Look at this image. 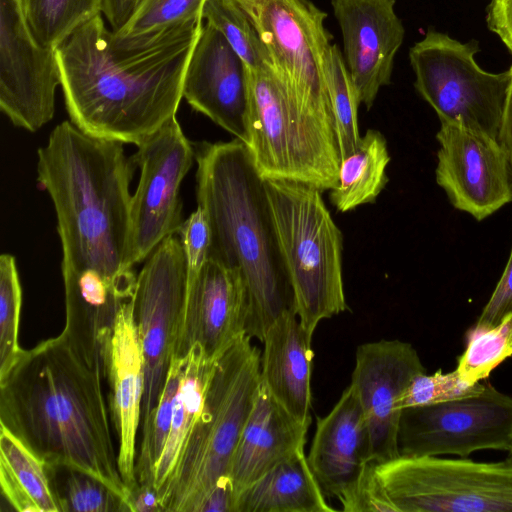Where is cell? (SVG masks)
I'll return each mask as SVG.
<instances>
[{
	"instance_id": "obj_1",
	"label": "cell",
	"mask_w": 512,
	"mask_h": 512,
	"mask_svg": "<svg viewBox=\"0 0 512 512\" xmlns=\"http://www.w3.org/2000/svg\"><path fill=\"white\" fill-rule=\"evenodd\" d=\"M103 329L66 314L62 332L24 350L0 380V424L51 465L92 475L129 505L114 445Z\"/></svg>"
},
{
	"instance_id": "obj_2",
	"label": "cell",
	"mask_w": 512,
	"mask_h": 512,
	"mask_svg": "<svg viewBox=\"0 0 512 512\" xmlns=\"http://www.w3.org/2000/svg\"><path fill=\"white\" fill-rule=\"evenodd\" d=\"M203 28L189 22L149 46L120 50L102 14L56 48L70 121L85 133L138 145L176 113Z\"/></svg>"
},
{
	"instance_id": "obj_3",
	"label": "cell",
	"mask_w": 512,
	"mask_h": 512,
	"mask_svg": "<svg viewBox=\"0 0 512 512\" xmlns=\"http://www.w3.org/2000/svg\"><path fill=\"white\" fill-rule=\"evenodd\" d=\"M123 144L89 135L71 121L61 122L38 149L37 181L55 208L62 273L92 272L133 290V161Z\"/></svg>"
},
{
	"instance_id": "obj_4",
	"label": "cell",
	"mask_w": 512,
	"mask_h": 512,
	"mask_svg": "<svg viewBox=\"0 0 512 512\" xmlns=\"http://www.w3.org/2000/svg\"><path fill=\"white\" fill-rule=\"evenodd\" d=\"M195 150L197 206L212 234L209 258L241 272L248 296L246 334L262 342L274 321L294 308L264 179L238 139L202 142Z\"/></svg>"
},
{
	"instance_id": "obj_5",
	"label": "cell",
	"mask_w": 512,
	"mask_h": 512,
	"mask_svg": "<svg viewBox=\"0 0 512 512\" xmlns=\"http://www.w3.org/2000/svg\"><path fill=\"white\" fill-rule=\"evenodd\" d=\"M239 338L214 364L202 412L169 480L158 493L161 511L200 512L229 469L261 384V352Z\"/></svg>"
},
{
	"instance_id": "obj_6",
	"label": "cell",
	"mask_w": 512,
	"mask_h": 512,
	"mask_svg": "<svg viewBox=\"0 0 512 512\" xmlns=\"http://www.w3.org/2000/svg\"><path fill=\"white\" fill-rule=\"evenodd\" d=\"M293 293V307L312 338L318 324L349 309L343 285V237L317 188L264 179Z\"/></svg>"
},
{
	"instance_id": "obj_7",
	"label": "cell",
	"mask_w": 512,
	"mask_h": 512,
	"mask_svg": "<svg viewBox=\"0 0 512 512\" xmlns=\"http://www.w3.org/2000/svg\"><path fill=\"white\" fill-rule=\"evenodd\" d=\"M267 52L269 66L299 112L337 142L327 85V14L309 0H236Z\"/></svg>"
},
{
	"instance_id": "obj_8",
	"label": "cell",
	"mask_w": 512,
	"mask_h": 512,
	"mask_svg": "<svg viewBox=\"0 0 512 512\" xmlns=\"http://www.w3.org/2000/svg\"><path fill=\"white\" fill-rule=\"evenodd\" d=\"M478 42L468 43L429 30L409 51L415 88L435 110L441 124L488 135L499 134L512 83V66L490 73L477 64Z\"/></svg>"
},
{
	"instance_id": "obj_9",
	"label": "cell",
	"mask_w": 512,
	"mask_h": 512,
	"mask_svg": "<svg viewBox=\"0 0 512 512\" xmlns=\"http://www.w3.org/2000/svg\"><path fill=\"white\" fill-rule=\"evenodd\" d=\"M376 472L398 512H512V457L398 456Z\"/></svg>"
},
{
	"instance_id": "obj_10",
	"label": "cell",
	"mask_w": 512,
	"mask_h": 512,
	"mask_svg": "<svg viewBox=\"0 0 512 512\" xmlns=\"http://www.w3.org/2000/svg\"><path fill=\"white\" fill-rule=\"evenodd\" d=\"M187 292V261L179 234L165 238L137 274L134 314L143 354L140 442L150 441L159 400L174 357Z\"/></svg>"
},
{
	"instance_id": "obj_11",
	"label": "cell",
	"mask_w": 512,
	"mask_h": 512,
	"mask_svg": "<svg viewBox=\"0 0 512 512\" xmlns=\"http://www.w3.org/2000/svg\"><path fill=\"white\" fill-rule=\"evenodd\" d=\"M399 456L458 455L512 449V397L490 383L473 396L401 411Z\"/></svg>"
},
{
	"instance_id": "obj_12",
	"label": "cell",
	"mask_w": 512,
	"mask_h": 512,
	"mask_svg": "<svg viewBox=\"0 0 512 512\" xmlns=\"http://www.w3.org/2000/svg\"><path fill=\"white\" fill-rule=\"evenodd\" d=\"M132 157L140 168L131 200L129 260L145 259L168 236L178 234L184 222L180 186L196 160L195 147L173 117L145 138Z\"/></svg>"
},
{
	"instance_id": "obj_13",
	"label": "cell",
	"mask_w": 512,
	"mask_h": 512,
	"mask_svg": "<svg viewBox=\"0 0 512 512\" xmlns=\"http://www.w3.org/2000/svg\"><path fill=\"white\" fill-rule=\"evenodd\" d=\"M61 85L56 49L40 44L21 0H0V108L13 125L35 132L54 116Z\"/></svg>"
},
{
	"instance_id": "obj_14",
	"label": "cell",
	"mask_w": 512,
	"mask_h": 512,
	"mask_svg": "<svg viewBox=\"0 0 512 512\" xmlns=\"http://www.w3.org/2000/svg\"><path fill=\"white\" fill-rule=\"evenodd\" d=\"M436 182L454 208L482 221L512 201V177L500 142L453 124H441Z\"/></svg>"
},
{
	"instance_id": "obj_15",
	"label": "cell",
	"mask_w": 512,
	"mask_h": 512,
	"mask_svg": "<svg viewBox=\"0 0 512 512\" xmlns=\"http://www.w3.org/2000/svg\"><path fill=\"white\" fill-rule=\"evenodd\" d=\"M423 373L426 369L408 342L383 339L357 347L350 384L365 415L370 461L379 464L399 456V401L413 379Z\"/></svg>"
},
{
	"instance_id": "obj_16",
	"label": "cell",
	"mask_w": 512,
	"mask_h": 512,
	"mask_svg": "<svg viewBox=\"0 0 512 512\" xmlns=\"http://www.w3.org/2000/svg\"><path fill=\"white\" fill-rule=\"evenodd\" d=\"M248 296L241 272L208 259L200 272L187 279L183 317L174 357L182 358L199 345L216 362L246 334Z\"/></svg>"
},
{
	"instance_id": "obj_17",
	"label": "cell",
	"mask_w": 512,
	"mask_h": 512,
	"mask_svg": "<svg viewBox=\"0 0 512 512\" xmlns=\"http://www.w3.org/2000/svg\"><path fill=\"white\" fill-rule=\"evenodd\" d=\"M100 339L111 420L118 443V465L131 497L139 486L135 465L143 390V354L134 314V295L121 302L111 326Z\"/></svg>"
},
{
	"instance_id": "obj_18",
	"label": "cell",
	"mask_w": 512,
	"mask_h": 512,
	"mask_svg": "<svg viewBox=\"0 0 512 512\" xmlns=\"http://www.w3.org/2000/svg\"><path fill=\"white\" fill-rule=\"evenodd\" d=\"M183 98L197 112L248 142L249 67L212 25H203L183 83Z\"/></svg>"
},
{
	"instance_id": "obj_19",
	"label": "cell",
	"mask_w": 512,
	"mask_h": 512,
	"mask_svg": "<svg viewBox=\"0 0 512 512\" xmlns=\"http://www.w3.org/2000/svg\"><path fill=\"white\" fill-rule=\"evenodd\" d=\"M343 37L344 61L360 103L369 110L390 84L405 29L395 0H331Z\"/></svg>"
},
{
	"instance_id": "obj_20",
	"label": "cell",
	"mask_w": 512,
	"mask_h": 512,
	"mask_svg": "<svg viewBox=\"0 0 512 512\" xmlns=\"http://www.w3.org/2000/svg\"><path fill=\"white\" fill-rule=\"evenodd\" d=\"M307 460L326 498H338L370 461L367 423L351 384L330 412L317 418Z\"/></svg>"
},
{
	"instance_id": "obj_21",
	"label": "cell",
	"mask_w": 512,
	"mask_h": 512,
	"mask_svg": "<svg viewBox=\"0 0 512 512\" xmlns=\"http://www.w3.org/2000/svg\"><path fill=\"white\" fill-rule=\"evenodd\" d=\"M310 424L292 416L261 382L229 469L235 500L274 466L304 449Z\"/></svg>"
},
{
	"instance_id": "obj_22",
	"label": "cell",
	"mask_w": 512,
	"mask_h": 512,
	"mask_svg": "<svg viewBox=\"0 0 512 512\" xmlns=\"http://www.w3.org/2000/svg\"><path fill=\"white\" fill-rule=\"evenodd\" d=\"M312 338L294 310L284 311L263 339L261 382L292 416L311 423Z\"/></svg>"
},
{
	"instance_id": "obj_23",
	"label": "cell",
	"mask_w": 512,
	"mask_h": 512,
	"mask_svg": "<svg viewBox=\"0 0 512 512\" xmlns=\"http://www.w3.org/2000/svg\"><path fill=\"white\" fill-rule=\"evenodd\" d=\"M304 449L283 460L236 497L234 512H331Z\"/></svg>"
},
{
	"instance_id": "obj_24",
	"label": "cell",
	"mask_w": 512,
	"mask_h": 512,
	"mask_svg": "<svg viewBox=\"0 0 512 512\" xmlns=\"http://www.w3.org/2000/svg\"><path fill=\"white\" fill-rule=\"evenodd\" d=\"M2 496L18 512H61L49 464L0 424Z\"/></svg>"
},
{
	"instance_id": "obj_25",
	"label": "cell",
	"mask_w": 512,
	"mask_h": 512,
	"mask_svg": "<svg viewBox=\"0 0 512 512\" xmlns=\"http://www.w3.org/2000/svg\"><path fill=\"white\" fill-rule=\"evenodd\" d=\"M182 358L170 430L155 468L154 488L157 496L173 473L185 443L202 412L215 364L206 358L199 345H194Z\"/></svg>"
},
{
	"instance_id": "obj_26",
	"label": "cell",
	"mask_w": 512,
	"mask_h": 512,
	"mask_svg": "<svg viewBox=\"0 0 512 512\" xmlns=\"http://www.w3.org/2000/svg\"><path fill=\"white\" fill-rule=\"evenodd\" d=\"M390 159L383 134L368 129L356 150L340 162L338 184L329 195L336 210L344 213L374 203L389 181Z\"/></svg>"
},
{
	"instance_id": "obj_27",
	"label": "cell",
	"mask_w": 512,
	"mask_h": 512,
	"mask_svg": "<svg viewBox=\"0 0 512 512\" xmlns=\"http://www.w3.org/2000/svg\"><path fill=\"white\" fill-rule=\"evenodd\" d=\"M206 0H139L125 24L112 31L120 50L149 46L169 32L202 18Z\"/></svg>"
},
{
	"instance_id": "obj_28",
	"label": "cell",
	"mask_w": 512,
	"mask_h": 512,
	"mask_svg": "<svg viewBox=\"0 0 512 512\" xmlns=\"http://www.w3.org/2000/svg\"><path fill=\"white\" fill-rule=\"evenodd\" d=\"M36 40L56 49L86 22L102 14L103 0H21Z\"/></svg>"
},
{
	"instance_id": "obj_29",
	"label": "cell",
	"mask_w": 512,
	"mask_h": 512,
	"mask_svg": "<svg viewBox=\"0 0 512 512\" xmlns=\"http://www.w3.org/2000/svg\"><path fill=\"white\" fill-rule=\"evenodd\" d=\"M49 468L61 512L130 511L120 495L92 475L65 466L49 464Z\"/></svg>"
},
{
	"instance_id": "obj_30",
	"label": "cell",
	"mask_w": 512,
	"mask_h": 512,
	"mask_svg": "<svg viewBox=\"0 0 512 512\" xmlns=\"http://www.w3.org/2000/svg\"><path fill=\"white\" fill-rule=\"evenodd\" d=\"M466 340L455 371L464 382L474 385L512 356V313L488 329H469Z\"/></svg>"
},
{
	"instance_id": "obj_31",
	"label": "cell",
	"mask_w": 512,
	"mask_h": 512,
	"mask_svg": "<svg viewBox=\"0 0 512 512\" xmlns=\"http://www.w3.org/2000/svg\"><path fill=\"white\" fill-rule=\"evenodd\" d=\"M327 85L342 160L353 153L360 144L358 107L361 103L343 55L335 44L331 45L328 53Z\"/></svg>"
},
{
	"instance_id": "obj_32",
	"label": "cell",
	"mask_w": 512,
	"mask_h": 512,
	"mask_svg": "<svg viewBox=\"0 0 512 512\" xmlns=\"http://www.w3.org/2000/svg\"><path fill=\"white\" fill-rule=\"evenodd\" d=\"M202 18L225 37L250 69L269 66L258 33L236 0H206Z\"/></svg>"
},
{
	"instance_id": "obj_33",
	"label": "cell",
	"mask_w": 512,
	"mask_h": 512,
	"mask_svg": "<svg viewBox=\"0 0 512 512\" xmlns=\"http://www.w3.org/2000/svg\"><path fill=\"white\" fill-rule=\"evenodd\" d=\"M22 289L15 257H0V380L10 372L23 353L18 343Z\"/></svg>"
},
{
	"instance_id": "obj_34",
	"label": "cell",
	"mask_w": 512,
	"mask_h": 512,
	"mask_svg": "<svg viewBox=\"0 0 512 512\" xmlns=\"http://www.w3.org/2000/svg\"><path fill=\"white\" fill-rule=\"evenodd\" d=\"M182 363L183 358L173 357L155 413L150 441L144 451L137 453L135 471L138 484L141 486L154 488L155 468L170 430L173 403L179 385Z\"/></svg>"
},
{
	"instance_id": "obj_35",
	"label": "cell",
	"mask_w": 512,
	"mask_h": 512,
	"mask_svg": "<svg viewBox=\"0 0 512 512\" xmlns=\"http://www.w3.org/2000/svg\"><path fill=\"white\" fill-rule=\"evenodd\" d=\"M485 384L469 385L454 370L444 373L441 369L433 374H420L413 379L400 398L401 409L412 406L442 403L480 393Z\"/></svg>"
},
{
	"instance_id": "obj_36",
	"label": "cell",
	"mask_w": 512,
	"mask_h": 512,
	"mask_svg": "<svg viewBox=\"0 0 512 512\" xmlns=\"http://www.w3.org/2000/svg\"><path fill=\"white\" fill-rule=\"evenodd\" d=\"M337 499L346 512H398L372 461L365 464L356 480Z\"/></svg>"
},
{
	"instance_id": "obj_37",
	"label": "cell",
	"mask_w": 512,
	"mask_h": 512,
	"mask_svg": "<svg viewBox=\"0 0 512 512\" xmlns=\"http://www.w3.org/2000/svg\"><path fill=\"white\" fill-rule=\"evenodd\" d=\"M179 236L187 261V279L195 277L209 259L212 234L204 211L197 209L184 220Z\"/></svg>"
},
{
	"instance_id": "obj_38",
	"label": "cell",
	"mask_w": 512,
	"mask_h": 512,
	"mask_svg": "<svg viewBox=\"0 0 512 512\" xmlns=\"http://www.w3.org/2000/svg\"><path fill=\"white\" fill-rule=\"evenodd\" d=\"M509 313H512V248L500 280L470 329L483 330L493 327Z\"/></svg>"
},
{
	"instance_id": "obj_39",
	"label": "cell",
	"mask_w": 512,
	"mask_h": 512,
	"mask_svg": "<svg viewBox=\"0 0 512 512\" xmlns=\"http://www.w3.org/2000/svg\"><path fill=\"white\" fill-rule=\"evenodd\" d=\"M487 24L512 52V0H492L488 9Z\"/></svg>"
},
{
	"instance_id": "obj_40",
	"label": "cell",
	"mask_w": 512,
	"mask_h": 512,
	"mask_svg": "<svg viewBox=\"0 0 512 512\" xmlns=\"http://www.w3.org/2000/svg\"><path fill=\"white\" fill-rule=\"evenodd\" d=\"M139 0H103L102 14L112 27L120 29L130 17Z\"/></svg>"
},
{
	"instance_id": "obj_41",
	"label": "cell",
	"mask_w": 512,
	"mask_h": 512,
	"mask_svg": "<svg viewBox=\"0 0 512 512\" xmlns=\"http://www.w3.org/2000/svg\"><path fill=\"white\" fill-rule=\"evenodd\" d=\"M131 512L161 511L156 490L139 485L130 497Z\"/></svg>"
},
{
	"instance_id": "obj_42",
	"label": "cell",
	"mask_w": 512,
	"mask_h": 512,
	"mask_svg": "<svg viewBox=\"0 0 512 512\" xmlns=\"http://www.w3.org/2000/svg\"><path fill=\"white\" fill-rule=\"evenodd\" d=\"M499 142L507 156L512 177V83L500 129Z\"/></svg>"
},
{
	"instance_id": "obj_43",
	"label": "cell",
	"mask_w": 512,
	"mask_h": 512,
	"mask_svg": "<svg viewBox=\"0 0 512 512\" xmlns=\"http://www.w3.org/2000/svg\"><path fill=\"white\" fill-rule=\"evenodd\" d=\"M509 453H510V455H511V457H512V449L510 450V452H509Z\"/></svg>"
}]
</instances>
